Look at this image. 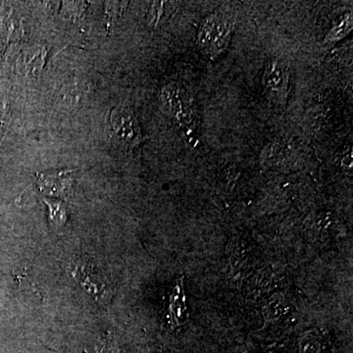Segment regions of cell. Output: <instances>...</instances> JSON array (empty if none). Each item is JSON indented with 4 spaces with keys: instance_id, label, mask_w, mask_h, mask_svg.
Returning a JSON list of instances; mask_svg holds the SVG:
<instances>
[{
    "instance_id": "cell-1",
    "label": "cell",
    "mask_w": 353,
    "mask_h": 353,
    "mask_svg": "<svg viewBox=\"0 0 353 353\" xmlns=\"http://www.w3.org/2000/svg\"><path fill=\"white\" fill-rule=\"evenodd\" d=\"M232 39V25L218 14L203 20L199 27V43L209 57H218L229 46Z\"/></svg>"
},
{
    "instance_id": "cell-2",
    "label": "cell",
    "mask_w": 353,
    "mask_h": 353,
    "mask_svg": "<svg viewBox=\"0 0 353 353\" xmlns=\"http://www.w3.org/2000/svg\"><path fill=\"white\" fill-rule=\"evenodd\" d=\"M110 126L114 139L121 145L134 148L141 141L138 120L129 109H114L110 115Z\"/></svg>"
},
{
    "instance_id": "cell-3",
    "label": "cell",
    "mask_w": 353,
    "mask_h": 353,
    "mask_svg": "<svg viewBox=\"0 0 353 353\" xmlns=\"http://www.w3.org/2000/svg\"><path fill=\"white\" fill-rule=\"evenodd\" d=\"M263 85L275 95L284 94L289 85V73L284 63L277 59L270 60L265 67Z\"/></svg>"
},
{
    "instance_id": "cell-4",
    "label": "cell",
    "mask_w": 353,
    "mask_h": 353,
    "mask_svg": "<svg viewBox=\"0 0 353 353\" xmlns=\"http://www.w3.org/2000/svg\"><path fill=\"white\" fill-rule=\"evenodd\" d=\"M168 319L172 328L183 326L187 322V304H185L183 277L176 279L172 289L168 306Z\"/></svg>"
},
{
    "instance_id": "cell-5",
    "label": "cell",
    "mask_w": 353,
    "mask_h": 353,
    "mask_svg": "<svg viewBox=\"0 0 353 353\" xmlns=\"http://www.w3.org/2000/svg\"><path fill=\"white\" fill-rule=\"evenodd\" d=\"M162 103L167 112L178 117H185V114L189 110V102L185 92L175 85H168L164 88L162 92Z\"/></svg>"
},
{
    "instance_id": "cell-6",
    "label": "cell",
    "mask_w": 353,
    "mask_h": 353,
    "mask_svg": "<svg viewBox=\"0 0 353 353\" xmlns=\"http://www.w3.org/2000/svg\"><path fill=\"white\" fill-rule=\"evenodd\" d=\"M74 267L72 266V274H73L74 278L76 281L80 283L83 289L88 290V292H92V294H99L101 292V281L97 279V273H94V267L90 266V265H85L83 262H77L74 263Z\"/></svg>"
},
{
    "instance_id": "cell-7",
    "label": "cell",
    "mask_w": 353,
    "mask_h": 353,
    "mask_svg": "<svg viewBox=\"0 0 353 353\" xmlns=\"http://www.w3.org/2000/svg\"><path fill=\"white\" fill-rule=\"evenodd\" d=\"M352 14H347L336 25L328 34L329 41H336L339 39L345 38V36L352 31Z\"/></svg>"
},
{
    "instance_id": "cell-8",
    "label": "cell",
    "mask_w": 353,
    "mask_h": 353,
    "mask_svg": "<svg viewBox=\"0 0 353 353\" xmlns=\"http://www.w3.org/2000/svg\"><path fill=\"white\" fill-rule=\"evenodd\" d=\"M283 307H284V299L281 294H274L270 301L267 303L264 308L265 319L275 321L278 317L282 315Z\"/></svg>"
},
{
    "instance_id": "cell-9",
    "label": "cell",
    "mask_w": 353,
    "mask_h": 353,
    "mask_svg": "<svg viewBox=\"0 0 353 353\" xmlns=\"http://www.w3.org/2000/svg\"><path fill=\"white\" fill-rule=\"evenodd\" d=\"M7 117H8V108L6 102L0 99V130L6 125Z\"/></svg>"
}]
</instances>
